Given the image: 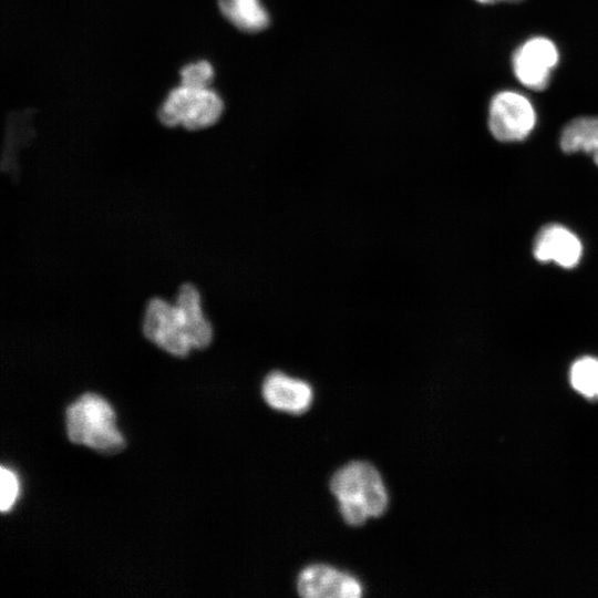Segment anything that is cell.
Listing matches in <instances>:
<instances>
[{
	"mask_svg": "<svg viewBox=\"0 0 598 598\" xmlns=\"http://www.w3.org/2000/svg\"><path fill=\"white\" fill-rule=\"evenodd\" d=\"M142 331L144 337L174 357H186L190 350H202L213 341V326L204 313L202 295L190 282L182 283L174 302L154 297L145 306Z\"/></svg>",
	"mask_w": 598,
	"mask_h": 598,
	"instance_id": "1",
	"label": "cell"
},
{
	"mask_svg": "<svg viewBox=\"0 0 598 598\" xmlns=\"http://www.w3.org/2000/svg\"><path fill=\"white\" fill-rule=\"evenodd\" d=\"M344 522L360 526L388 508L389 495L378 470L364 461H353L339 468L330 481Z\"/></svg>",
	"mask_w": 598,
	"mask_h": 598,
	"instance_id": "2",
	"label": "cell"
},
{
	"mask_svg": "<svg viewBox=\"0 0 598 598\" xmlns=\"http://www.w3.org/2000/svg\"><path fill=\"white\" fill-rule=\"evenodd\" d=\"M66 433L72 443L86 445L104 454L123 450L125 442L115 425V414L107 401L85 393L65 411Z\"/></svg>",
	"mask_w": 598,
	"mask_h": 598,
	"instance_id": "3",
	"label": "cell"
},
{
	"mask_svg": "<svg viewBox=\"0 0 598 598\" xmlns=\"http://www.w3.org/2000/svg\"><path fill=\"white\" fill-rule=\"evenodd\" d=\"M223 110L220 96L210 87L179 84L169 91L157 115L164 126L181 125L196 131L214 125L220 118Z\"/></svg>",
	"mask_w": 598,
	"mask_h": 598,
	"instance_id": "4",
	"label": "cell"
},
{
	"mask_svg": "<svg viewBox=\"0 0 598 598\" xmlns=\"http://www.w3.org/2000/svg\"><path fill=\"white\" fill-rule=\"evenodd\" d=\"M536 121L533 103L517 91H501L491 100L488 127L493 137L499 142L525 140L534 130Z\"/></svg>",
	"mask_w": 598,
	"mask_h": 598,
	"instance_id": "5",
	"label": "cell"
},
{
	"mask_svg": "<svg viewBox=\"0 0 598 598\" xmlns=\"http://www.w3.org/2000/svg\"><path fill=\"white\" fill-rule=\"evenodd\" d=\"M559 61L556 44L548 38L534 37L522 43L512 58L516 79L527 89L543 91Z\"/></svg>",
	"mask_w": 598,
	"mask_h": 598,
	"instance_id": "6",
	"label": "cell"
},
{
	"mask_svg": "<svg viewBox=\"0 0 598 598\" xmlns=\"http://www.w3.org/2000/svg\"><path fill=\"white\" fill-rule=\"evenodd\" d=\"M298 594L306 598H359L362 586L352 575L324 564L306 567L297 580Z\"/></svg>",
	"mask_w": 598,
	"mask_h": 598,
	"instance_id": "7",
	"label": "cell"
},
{
	"mask_svg": "<svg viewBox=\"0 0 598 598\" xmlns=\"http://www.w3.org/2000/svg\"><path fill=\"white\" fill-rule=\"evenodd\" d=\"M534 257L539 262H555L563 268H574L582 255L579 238L565 226L549 224L537 234L533 246Z\"/></svg>",
	"mask_w": 598,
	"mask_h": 598,
	"instance_id": "8",
	"label": "cell"
},
{
	"mask_svg": "<svg viewBox=\"0 0 598 598\" xmlns=\"http://www.w3.org/2000/svg\"><path fill=\"white\" fill-rule=\"evenodd\" d=\"M261 392L269 406L291 414L306 412L313 399L312 389L307 382L279 371L266 377Z\"/></svg>",
	"mask_w": 598,
	"mask_h": 598,
	"instance_id": "9",
	"label": "cell"
},
{
	"mask_svg": "<svg viewBox=\"0 0 598 598\" xmlns=\"http://www.w3.org/2000/svg\"><path fill=\"white\" fill-rule=\"evenodd\" d=\"M560 148L567 154L584 152L592 156L598 166V116H580L561 131Z\"/></svg>",
	"mask_w": 598,
	"mask_h": 598,
	"instance_id": "10",
	"label": "cell"
},
{
	"mask_svg": "<svg viewBox=\"0 0 598 598\" xmlns=\"http://www.w3.org/2000/svg\"><path fill=\"white\" fill-rule=\"evenodd\" d=\"M217 4L221 14L240 31L256 33L270 22L260 0H217Z\"/></svg>",
	"mask_w": 598,
	"mask_h": 598,
	"instance_id": "11",
	"label": "cell"
},
{
	"mask_svg": "<svg viewBox=\"0 0 598 598\" xmlns=\"http://www.w3.org/2000/svg\"><path fill=\"white\" fill-rule=\"evenodd\" d=\"M570 382L579 393L598 398V359L584 357L575 361L570 369Z\"/></svg>",
	"mask_w": 598,
	"mask_h": 598,
	"instance_id": "12",
	"label": "cell"
},
{
	"mask_svg": "<svg viewBox=\"0 0 598 598\" xmlns=\"http://www.w3.org/2000/svg\"><path fill=\"white\" fill-rule=\"evenodd\" d=\"M182 85L192 87H209L214 70L212 64L206 60H199L197 62L185 65L181 71Z\"/></svg>",
	"mask_w": 598,
	"mask_h": 598,
	"instance_id": "13",
	"label": "cell"
},
{
	"mask_svg": "<svg viewBox=\"0 0 598 598\" xmlns=\"http://www.w3.org/2000/svg\"><path fill=\"white\" fill-rule=\"evenodd\" d=\"M19 491L16 475L4 466L0 470V509L9 511L14 504Z\"/></svg>",
	"mask_w": 598,
	"mask_h": 598,
	"instance_id": "14",
	"label": "cell"
},
{
	"mask_svg": "<svg viewBox=\"0 0 598 598\" xmlns=\"http://www.w3.org/2000/svg\"><path fill=\"white\" fill-rule=\"evenodd\" d=\"M475 1L480 3H484V4H491V3L502 2V1L513 2V1H519V0H475Z\"/></svg>",
	"mask_w": 598,
	"mask_h": 598,
	"instance_id": "15",
	"label": "cell"
}]
</instances>
